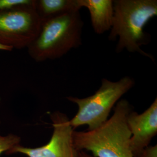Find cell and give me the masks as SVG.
<instances>
[{
	"label": "cell",
	"mask_w": 157,
	"mask_h": 157,
	"mask_svg": "<svg viewBox=\"0 0 157 157\" xmlns=\"http://www.w3.org/2000/svg\"><path fill=\"white\" fill-rule=\"evenodd\" d=\"M35 0H0V11H5L15 8L17 6L30 5Z\"/></svg>",
	"instance_id": "11"
},
{
	"label": "cell",
	"mask_w": 157,
	"mask_h": 157,
	"mask_svg": "<svg viewBox=\"0 0 157 157\" xmlns=\"http://www.w3.org/2000/svg\"><path fill=\"white\" fill-rule=\"evenodd\" d=\"M135 84L134 79L130 76H124L116 82L102 78L100 87L93 95L84 98L67 97V100L78 107L77 113L70 119L71 126L75 129L87 125V130L98 128L108 119L115 105Z\"/></svg>",
	"instance_id": "4"
},
{
	"label": "cell",
	"mask_w": 157,
	"mask_h": 157,
	"mask_svg": "<svg viewBox=\"0 0 157 157\" xmlns=\"http://www.w3.org/2000/svg\"><path fill=\"white\" fill-rule=\"evenodd\" d=\"M113 17L108 40L118 42L117 53L126 49L130 52H138L154 61L151 54L141 50L150 42V35L144 28L152 17L157 15V0H114Z\"/></svg>",
	"instance_id": "2"
},
{
	"label": "cell",
	"mask_w": 157,
	"mask_h": 157,
	"mask_svg": "<svg viewBox=\"0 0 157 157\" xmlns=\"http://www.w3.org/2000/svg\"><path fill=\"white\" fill-rule=\"evenodd\" d=\"M21 141V137L14 134H10L6 136L0 135V155L7 152L15 146L20 145Z\"/></svg>",
	"instance_id": "10"
},
{
	"label": "cell",
	"mask_w": 157,
	"mask_h": 157,
	"mask_svg": "<svg viewBox=\"0 0 157 157\" xmlns=\"http://www.w3.org/2000/svg\"><path fill=\"white\" fill-rule=\"evenodd\" d=\"M35 8L42 19L81 9L78 0H36Z\"/></svg>",
	"instance_id": "9"
},
{
	"label": "cell",
	"mask_w": 157,
	"mask_h": 157,
	"mask_svg": "<svg viewBox=\"0 0 157 157\" xmlns=\"http://www.w3.org/2000/svg\"><path fill=\"white\" fill-rule=\"evenodd\" d=\"M50 118L53 132L47 144L37 148L18 145L6 154L21 153L28 157H78V151L73 144L74 129L67 115L57 111L51 113Z\"/></svg>",
	"instance_id": "6"
},
{
	"label": "cell",
	"mask_w": 157,
	"mask_h": 157,
	"mask_svg": "<svg viewBox=\"0 0 157 157\" xmlns=\"http://www.w3.org/2000/svg\"><path fill=\"white\" fill-rule=\"evenodd\" d=\"M133 110L129 101H118L112 117L98 128L73 132V144L78 151H91L94 157H133L130 148L131 133L127 117Z\"/></svg>",
	"instance_id": "1"
},
{
	"label": "cell",
	"mask_w": 157,
	"mask_h": 157,
	"mask_svg": "<svg viewBox=\"0 0 157 157\" xmlns=\"http://www.w3.org/2000/svg\"><path fill=\"white\" fill-rule=\"evenodd\" d=\"M139 157H157V146H148Z\"/></svg>",
	"instance_id": "12"
},
{
	"label": "cell",
	"mask_w": 157,
	"mask_h": 157,
	"mask_svg": "<svg viewBox=\"0 0 157 157\" xmlns=\"http://www.w3.org/2000/svg\"><path fill=\"white\" fill-rule=\"evenodd\" d=\"M13 50L11 47L5 46V45H1L0 44V50L1 51H10Z\"/></svg>",
	"instance_id": "14"
},
{
	"label": "cell",
	"mask_w": 157,
	"mask_h": 157,
	"mask_svg": "<svg viewBox=\"0 0 157 157\" xmlns=\"http://www.w3.org/2000/svg\"><path fill=\"white\" fill-rule=\"evenodd\" d=\"M78 2L80 8L88 10L96 33L101 34L110 30L113 17L112 0H78Z\"/></svg>",
	"instance_id": "8"
},
{
	"label": "cell",
	"mask_w": 157,
	"mask_h": 157,
	"mask_svg": "<svg viewBox=\"0 0 157 157\" xmlns=\"http://www.w3.org/2000/svg\"><path fill=\"white\" fill-rule=\"evenodd\" d=\"M78 157H92L91 155H89V154H87L86 152L84 151H80L78 152Z\"/></svg>",
	"instance_id": "13"
},
{
	"label": "cell",
	"mask_w": 157,
	"mask_h": 157,
	"mask_svg": "<svg viewBox=\"0 0 157 157\" xmlns=\"http://www.w3.org/2000/svg\"><path fill=\"white\" fill-rule=\"evenodd\" d=\"M35 4L0 11V44L21 50L33 41L42 22Z\"/></svg>",
	"instance_id": "5"
},
{
	"label": "cell",
	"mask_w": 157,
	"mask_h": 157,
	"mask_svg": "<svg viewBox=\"0 0 157 157\" xmlns=\"http://www.w3.org/2000/svg\"><path fill=\"white\" fill-rule=\"evenodd\" d=\"M131 133L130 148L133 157H139L157 134V98L141 113L133 110L127 117Z\"/></svg>",
	"instance_id": "7"
},
{
	"label": "cell",
	"mask_w": 157,
	"mask_h": 157,
	"mask_svg": "<svg viewBox=\"0 0 157 157\" xmlns=\"http://www.w3.org/2000/svg\"><path fill=\"white\" fill-rule=\"evenodd\" d=\"M83 26L80 11L42 19L39 33L27 48L29 55L36 62L62 57L82 45Z\"/></svg>",
	"instance_id": "3"
}]
</instances>
